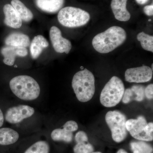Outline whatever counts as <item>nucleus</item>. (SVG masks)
Segmentation results:
<instances>
[{"instance_id": "nucleus-23", "label": "nucleus", "mask_w": 153, "mask_h": 153, "mask_svg": "<svg viewBox=\"0 0 153 153\" xmlns=\"http://www.w3.org/2000/svg\"><path fill=\"white\" fill-rule=\"evenodd\" d=\"M94 150L93 146L88 141L76 143L73 148L74 153H91L94 152Z\"/></svg>"}, {"instance_id": "nucleus-29", "label": "nucleus", "mask_w": 153, "mask_h": 153, "mask_svg": "<svg viewBox=\"0 0 153 153\" xmlns=\"http://www.w3.org/2000/svg\"><path fill=\"white\" fill-rule=\"evenodd\" d=\"M4 117L2 111L0 108V127L2 126L4 124Z\"/></svg>"}, {"instance_id": "nucleus-10", "label": "nucleus", "mask_w": 153, "mask_h": 153, "mask_svg": "<svg viewBox=\"0 0 153 153\" xmlns=\"http://www.w3.org/2000/svg\"><path fill=\"white\" fill-rule=\"evenodd\" d=\"M78 125L75 121L69 120L66 122L63 128H57L52 131L51 138L55 142H63L70 143L73 138V132L78 129Z\"/></svg>"}, {"instance_id": "nucleus-30", "label": "nucleus", "mask_w": 153, "mask_h": 153, "mask_svg": "<svg viewBox=\"0 0 153 153\" xmlns=\"http://www.w3.org/2000/svg\"><path fill=\"white\" fill-rule=\"evenodd\" d=\"M135 1L139 4L143 5L148 3L149 0H135Z\"/></svg>"}, {"instance_id": "nucleus-8", "label": "nucleus", "mask_w": 153, "mask_h": 153, "mask_svg": "<svg viewBox=\"0 0 153 153\" xmlns=\"http://www.w3.org/2000/svg\"><path fill=\"white\" fill-rule=\"evenodd\" d=\"M35 111L32 107L25 105H20L11 107L6 111L5 119L11 124H17L26 119L33 116Z\"/></svg>"}, {"instance_id": "nucleus-5", "label": "nucleus", "mask_w": 153, "mask_h": 153, "mask_svg": "<svg viewBox=\"0 0 153 153\" xmlns=\"http://www.w3.org/2000/svg\"><path fill=\"white\" fill-rule=\"evenodd\" d=\"M58 22L68 28H75L86 25L90 16L88 12L78 8L67 7L61 9L57 15Z\"/></svg>"}, {"instance_id": "nucleus-24", "label": "nucleus", "mask_w": 153, "mask_h": 153, "mask_svg": "<svg viewBox=\"0 0 153 153\" xmlns=\"http://www.w3.org/2000/svg\"><path fill=\"white\" fill-rule=\"evenodd\" d=\"M133 93V100L140 102L143 100L145 97V87L143 85H135L132 86Z\"/></svg>"}, {"instance_id": "nucleus-20", "label": "nucleus", "mask_w": 153, "mask_h": 153, "mask_svg": "<svg viewBox=\"0 0 153 153\" xmlns=\"http://www.w3.org/2000/svg\"><path fill=\"white\" fill-rule=\"evenodd\" d=\"M50 151L51 148L48 141L39 140L29 146L23 153H50Z\"/></svg>"}, {"instance_id": "nucleus-28", "label": "nucleus", "mask_w": 153, "mask_h": 153, "mask_svg": "<svg viewBox=\"0 0 153 153\" xmlns=\"http://www.w3.org/2000/svg\"><path fill=\"white\" fill-rule=\"evenodd\" d=\"M144 12L147 16H152L153 15V5L145 6L143 9Z\"/></svg>"}, {"instance_id": "nucleus-7", "label": "nucleus", "mask_w": 153, "mask_h": 153, "mask_svg": "<svg viewBox=\"0 0 153 153\" xmlns=\"http://www.w3.org/2000/svg\"><path fill=\"white\" fill-rule=\"evenodd\" d=\"M127 130L136 139L143 141L153 140V123H148L144 117H139L137 119H130L126 123Z\"/></svg>"}, {"instance_id": "nucleus-9", "label": "nucleus", "mask_w": 153, "mask_h": 153, "mask_svg": "<svg viewBox=\"0 0 153 153\" xmlns=\"http://www.w3.org/2000/svg\"><path fill=\"white\" fill-rule=\"evenodd\" d=\"M152 69L146 66L128 68L125 74L126 81L137 83L148 82L152 79Z\"/></svg>"}, {"instance_id": "nucleus-13", "label": "nucleus", "mask_w": 153, "mask_h": 153, "mask_svg": "<svg viewBox=\"0 0 153 153\" xmlns=\"http://www.w3.org/2000/svg\"><path fill=\"white\" fill-rule=\"evenodd\" d=\"M3 11L5 16L4 22L7 26L14 29H19L22 27V19L12 5H5Z\"/></svg>"}, {"instance_id": "nucleus-25", "label": "nucleus", "mask_w": 153, "mask_h": 153, "mask_svg": "<svg viewBox=\"0 0 153 153\" xmlns=\"http://www.w3.org/2000/svg\"><path fill=\"white\" fill-rule=\"evenodd\" d=\"M133 100V93L131 88H128L124 91L122 101L123 103L126 104Z\"/></svg>"}, {"instance_id": "nucleus-26", "label": "nucleus", "mask_w": 153, "mask_h": 153, "mask_svg": "<svg viewBox=\"0 0 153 153\" xmlns=\"http://www.w3.org/2000/svg\"><path fill=\"white\" fill-rule=\"evenodd\" d=\"M75 140L76 143L80 142L88 141L87 134L83 131H79L76 133L75 136Z\"/></svg>"}, {"instance_id": "nucleus-6", "label": "nucleus", "mask_w": 153, "mask_h": 153, "mask_svg": "<svg viewBox=\"0 0 153 153\" xmlns=\"http://www.w3.org/2000/svg\"><path fill=\"white\" fill-rule=\"evenodd\" d=\"M105 121L111 131L113 140L115 142H121L127 136V130L126 128V117L122 113L118 111H109L105 117Z\"/></svg>"}, {"instance_id": "nucleus-31", "label": "nucleus", "mask_w": 153, "mask_h": 153, "mask_svg": "<svg viewBox=\"0 0 153 153\" xmlns=\"http://www.w3.org/2000/svg\"><path fill=\"white\" fill-rule=\"evenodd\" d=\"M117 153H128L125 150L123 149H120L119 150Z\"/></svg>"}, {"instance_id": "nucleus-14", "label": "nucleus", "mask_w": 153, "mask_h": 153, "mask_svg": "<svg viewBox=\"0 0 153 153\" xmlns=\"http://www.w3.org/2000/svg\"><path fill=\"white\" fill-rule=\"evenodd\" d=\"M127 0H112L111 7L115 18L121 22H127L131 14L126 8Z\"/></svg>"}, {"instance_id": "nucleus-2", "label": "nucleus", "mask_w": 153, "mask_h": 153, "mask_svg": "<svg viewBox=\"0 0 153 153\" xmlns=\"http://www.w3.org/2000/svg\"><path fill=\"white\" fill-rule=\"evenodd\" d=\"M13 93L20 99L31 101L38 98L41 88L38 82L33 77L26 75L13 77L10 82Z\"/></svg>"}, {"instance_id": "nucleus-19", "label": "nucleus", "mask_w": 153, "mask_h": 153, "mask_svg": "<svg viewBox=\"0 0 153 153\" xmlns=\"http://www.w3.org/2000/svg\"><path fill=\"white\" fill-rule=\"evenodd\" d=\"M11 3V5L19 14L22 21L28 22L33 20V13L20 0H12Z\"/></svg>"}, {"instance_id": "nucleus-15", "label": "nucleus", "mask_w": 153, "mask_h": 153, "mask_svg": "<svg viewBox=\"0 0 153 153\" xmlns=\"http://www.w3.org/2000/svg\"><path fill=\"white\" fill-rule=\"evenodd\" d=\"M7 46L27 48L30 44L29 36L22 33H14L9 35L5 40Z\"/></svg>"}, {"instance_id": "nucleus-12", "label": "nucleus", "mask_w": 153, "mask_h": 153, "mask_svg": "<svg viewBox=\"0 0 153 153\" xmlns=\"http://www.w3.org/2000/svg\"><path fill=\"white\" fill-rule=\"evenodd\" d=\"M1 53L4 57L3 62L8 66H13L16 57H24L28 55V50L25 47H14L6 45L1 49Z\"/></svg>"}, {"instance_id": "nucleus-3", "label": "nucleus", "mask_w": 153, "mask_h": 153, "mask_svg": "<svg viewBox=\"0 0 153 153\" xmlns=\"http://www.w3.org/2000/svg\"><path fill=\"white\" fill-rule=\"evenodd\" d=\"M72 87L79 101H89L95 92V79L93 74L86 68L76 72L72 79Z\"/></svg>"}, {"instance_id": "nucleus-32", "label": "nucleus", "mask_w": 153, "mask_h": 153, "mask_svg": "<svg viewBox=\"0 0 153 153\" xmlns=\"http://www.w3.org/2000/svg\"><path fill=\"white\" fill-rule=\"evenodd\" d=\"M91 153H102L101 152H93Z\"/></svg>"}, {"instance_id": "nucleus-4", "label": "nucleus", "mask_w": 153, "mask_h": 153, "mask_svg": "<svg viewBox=\"0 0 153 153\" xmlns=\"http://www.w3.org/2000/svg\"><path fill=\"white\" fill-rule=\"evenodd\" d=\"M124 91L122 80L117 76H112L102 91L100 102L106 107L116 106L122 99Z\"/></svg>"}, {"instance_id": "nucleus-27", "label": "nucleus", "mask_w": 153, "mask_h": 153, "mask_svg": "<svg viewBox=\"0 0 153 153\" xmlns=\"http://www.w3.org/2000/svg\"><path fill=\"white\" fill-rule=\"evenodd\" d=\"M153 85L151 84L148 85L145 89V95L147 98L152 99L153 97Z\"/></svg>"}, {"instance_id": "nucleus-11", "label": "nucleus", "mask_w": 153, "mask_h": 153, "mask_svg": "<svg viewBox=\"0 0 153 153\" xmlns=\"http://www.w3.org/2000/svg\"><path fill=\"white\" fill-rule=\"evenodd\" d=\"M49 36L53 48L56 52L66 54L70 52L72 47L71 42L63 38L59 28L55 26L52 27L49 32Z\"/></svg>"}, {"instance_id": "nucleus-17", "label": "nucleus", "mask_w": 153, "mask_h": 153, "mask_svg": "<svg viewBox=\"0 0 153 153\" xmlns=\"http://www.w3.org/2000/svg\"><path fill=\"white\" fill-rule=\"evenodd\" d=\"M20 135L15 130L9 128H0V146H9L16 143Z\"/></svg>"}, {"instance_id": "nucleus-22", "label": "nucleus", "mask_w": 153, "mask_h": 153, "mask_svg": "<svg viewBox=\"0 0 153 153\" xmlns=\"http://www.w3.org/2000/svg\"><path fill=\"white\" fill-rule=\"evenodd\" d=\"M137 39L140 42L143 49L146 51L153 52V36H150L144 32L138 34Z\"/></svg>"}, {"instance_id": "nucleus-1", "label": "nucleus", "mask_w": 153, "mask_h": 153, "mask_svg": "<svg viewBox=\"0 0 153 153\" xmlns=\"http://www.w3.org/2000/svg\"><path fill=\"white\" fill-rule=\"evenodd\" d=\"M126 38V33L123 28L113 26L97 35L92 40V46L97 52L106 54L122 45Z\"/></svg>"}, {"instance_id": "nucleus-21", "label": "nucleus", "mask_w": 153, "mask_h": 153, "mask_svg": "<svg viewBox=\"0 0 153 153\" xmlns=\"http://www.w3.org/2000/svg\"><path fill=\"white\" fill-rule=\"evenodd\" d=\"M133 153H152L153 148L150 145L143 141H133L130 143Z\"/></svg>"}, {"instance_id": "nucleus-18", "label": "nucleus", "mask_w": 153, "mask_h": 153, "mask_svg": "<svg viewBox=\"0 0 153 153\" xmlns=\"http://www.w3.org/2000/svg\"><path fill=\"white\" fill-rule=\"evenodd\" d=\"M64 0H36V5L46 13H57L63 7Z\"/></svg>"}, {"instance_id": "nucleus-16", "label": "nucleus", "mask_w": 153, "mask_h": 153, "mask_svg": "<svg viewBox=\"0 0 153 153\" xmlns=\"http://www.w3.org/2000/svg\"><path fill=\"white\" fill-rule=\"evenodd\" d=\"M49 46L48 41L44 36L41 35L35 36L30 44V52L32 58H38L42 51Z\"/></svg>"}]
</instances>
